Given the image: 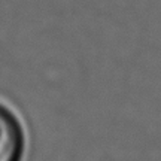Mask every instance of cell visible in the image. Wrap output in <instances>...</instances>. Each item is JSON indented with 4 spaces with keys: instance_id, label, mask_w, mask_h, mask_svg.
<instances>
[{
    "instance_id": "obj_1",
    "label": "cell",
    "mask_w": 161,
    "mask_h": 161,
    "mask_svg": "<svg viewBox=\"0 0 161 161\" xmlns=\"http://www.w3.org/2000/svg\"><path fill=\"white\" fill-rule=\"evenodd\" d=\"M25 136L17 115L0 104V161H23Z\"/></svg>"
}]
</instances>
